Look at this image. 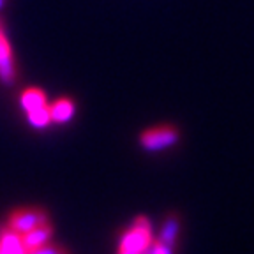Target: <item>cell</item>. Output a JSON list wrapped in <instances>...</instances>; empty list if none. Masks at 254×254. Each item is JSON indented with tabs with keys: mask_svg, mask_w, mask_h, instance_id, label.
Wrapping results in <instances>:
<instances>
[{
	"mask_svg": "<svg viewBox=\"0 0 254 254\" xmlns=\"http://www.w3.org/2000/svg\"><path fill=\"white\" fill-rule=\"evenodd\" d=\"M154 240L152 224L145 215H138L120 237L117 254H145Z\"/></svg>",
	"mask_w": 254,
	"mask_h": 254,
	"instance_id": "1",
	"label": "cell"
},
{
	"mask_svg": "<svg viewBox=\"0 0 254 254\" xmlns=\"http://www.w3.org/2000/svg\"><path fill=\"white\" fill-rule=\"evenodd\" d=\"M180 139V132L175 126L163 124V126L148 127L139 134V145L147 152H159L177 145Z\"/></svg>",
	"mask_w": 254,
	"mask_h": 254,
	"instance_id": "2",
	"label": "cell"
},
{
	"mask_svg": "<svg viewBox=\"0 0 254 254\" xmlns=\"http://www.w3.org/2000/svg\"><path fill=\"white\" fill-rule=\"evenodd\" d=\"M50 221V215L44 208L39 206H23V208H14L7 217V228L18 235L27 233L32 228L39 226L43 222Z\"/></svg>",
	"mask_w": 254,
	"mask_h": 254,
	"instance_id": "3",
	"label": "cell"
},
{
	"mask_svg": "<svg viewBox=\"0 0 254 254\" xmlns=\"http://www.w3.org/2000/svg\"><path fill=\"white\" fill-rule=\"evenodd\" d=\"M14 79H16L14 53H12L7 34H5L2 25H0V81L5 85H11Z\"/></svg>",
	"mask_w": 254,
	"mask_h": 254,
	"instance_id": "4",
	"label": "cell"
},
{
	"mask_svg": "<svg viewBox=\"0 0 254 254\" xmlns=\"http://www.w3.org/2000/svg\"><path fill=\"white\" fill-rule=\"evenodd\" d=\"M21 237V244H23L25 251H34V249H39V247L46 246L50 240L53 238V226L50 224V221L48 222H43V224H39V226L32 228V230H28L27 233L20 235Z\"/></svg>",
	"mask_w": 254,
	"mask_h": 254,
	"instance_id": "5",
	"label": "cell"
},
{
	"mask_svg": "<svg viewBox=\"0 0 254 254\" xmlns=\"http://www.w3.org/2000/svg\"><path fill=\"white\" fill-rule=\"evenodd\" d=\"M74 113H76V104L71 97H60V99H57L50 106L52 122L55 124H67L74 117Z\"/></svg>",
	"mask_w": 254,
	"mask_h": 254,
	"instance_id": "6",
	"label": "cell"
},
{
	"mask_svg": "<svg viewBox=\"0 0 254 254\" xmlns=\"http://www.w3.org/2000/svg\"><path fill=\"white\" fill-rule=\"evenodd\" d=\"M20 104H21V108H23L25 113H30V111H34V110H39V108H43L48 104L46 94L37 87L25 88L20 95Z\"/></svg>",
	"mask_w": 254,
	"mask_h": 254,
	"instance_id": "7",
	"label": "cell"
},
{
	"mask_svg": "<svg viewBox=\"0 0 254 254\" xmlns=\"http://www.w3.org/2000/svg\"><path fill=\"white\" fill-rule=\"evenodd\" d=\"M179 233H180V217L177 214H168V217L164 219V222H163V228L159 231L157 240L175 247Z\"/></svg>",
	"mask_w": 254,
	"mask_h": 254,
	"instance_id": "8",
	"label": "cell"
},
{
	"mask_svg": "<svg viewBox=\"0 0 254 254\" xmlns=\"http://www.w3.org/2000/svg\"><path fill=\"white\" fill-rule=\"evenodd\" d=\"M0 254H27L21 237L9 228L0 231Z\"/></svg>",
	"mask_w": 254,
	"mask_h": 254,
	"instance_id": "9",
	"label": "cell"
},
{
	"mask_svg": "<svg viewBox=\"0 0 254 254\" xmlns=\"http://www.w3.org/2000/svg\"><path fill=\"white\" fill-rule=\"evenodd\" d=\"M27 120L34 129H44L52 124V115H50V106H43L39 110H34L27 113Z\"/></svg>",
	"mask_w": 254,
	"mask_h": 254,
	"instance_id": "10",
	"label": "cell"
},
{
	"mask_svg": "<svg viewBox=\"0 0 254 254\" xmlns=\"http://www.w3.org/2000/svg\"><path fill=\"white\" fill-rule=\"evenodd\" d=\"M27 254H69V251L64 249L62 246H55V244H50V242H48L46 246L39 247V249L28 251Z\"/></svg>",
	"mask_w": 254,
	"mask_h": 254,
	"instance_id": "11",
	"label": "cell"
},
{
	"mask_svg": "<svg viewBox=\"0 0 254 254\" xmlns=\"http://www.w3.org/2000/svg\"><path fill=\"white\" fill-rule=\"evenodd\" d=\"M173 249L175 247L168 246V244L161 242V240H152L150 247H148V251L145 254H173Z\"/></svg>",
	"mask_w": 254,
	"mask_h": 254,
	"instance_id": "12",
	"label": "cell"
},
{
	"mask_svg": "<svg viewBox=\"0 0 254 254\" xmlns=\"http://www.w3.org/2000/svg\"><path fill=\"white\" fill-rule=\"evenodd\" d=\"M5 4H7V0H0V11L5 7Z\"/></svg>",
	"mask_w": 254,
	"mask_h": 254,
	"instance_id": "13",
	"label": "cell"
}]
</instances>
